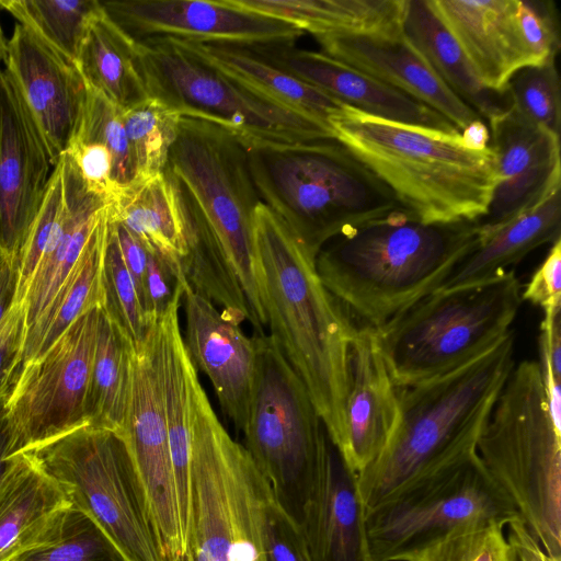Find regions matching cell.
Here are the masks:
<instances>
[{"label": "cell", "mask_w": 561, "mask_h": 561, "mask_svg": "<svg viewBox=\"0 0 561 561\" xmlns=\"http://www.w3.org/2000/svg\"><path fill=\"white\" fill-rule=\"evenodd\" d=\"M260 299L270 336L301 379L341 453L346 439L348 359L356 331L321 282L316 256L270 207L253 215Z\"/></svg>", "instance_id": "cell-1"}, {"label": "cell", "mask_w": 561, "mask_h": 561, "mask_svg": "<svg viewBox=\"0 0 561 561\" xmlns=\"http://www.w3.org/2000/svg\"><path fill=\"white\" fill-rule=\"evenodd\" d=\"M328 123L334 139L416 220L473 224L485 216L497 183L490 146L474 149L459 131L382 119L345 104Z\"/></svg>", "instance_id": "cell-2"}, {"label": "cell", "mask_w": 561, "mask_h": 561, "mask_svg": "<svg viewBox=\"0 0 561 561\" xmlns=\"http://www.w3.org/2000/svg\"><path fill=\"white\" fill-rule=\"evenodd\" d=\"M478 241L474 222L423 224L399 209L328 242L316 267L347 313L378 330L440 289Z\"/></svg>", "instance_id": "cell-3"}, {"label": "cell", "mask_w": 561, "mask_h": 561, "mask_svg": "<svg viewBox=\"0 0 561 561\" xmlns=\"http://www.w3.org/2000/svg\"><path fill=\"white\" fill-rule=\"evenodd\" d=\"M515 333L458 368L399 391L400 421L357 474L370 508L417 477L473 449L514 365Z\"/></svg>", "instance_id": "cell-4"}, {"label": "cell", "mask_w": 561, "mask_h": 561, "mask_svg": "<svg viewBox=\"0 0 561 561\" xmlns=\"http://www.w3.org/2000/svg\"><path fill=\"white\" fill-rule=\"evenodd\" d=\"M244 147L260 201L314 256L334 238L401 209L391 191L335 139Z\"/></svg>", "instance_id": "cell-5"}, {"label": "cell", "mask_w": 561, "mask_h": 561, "mask_svg": "<svg viewBox=\"0 0 561 561\" xmlns=\"http://www.w3.org/2000/svg\"><path fill=\"white\" fill-rule=\"evenodd\" d=\"M165 169L180 191L190 232L229 263L251 310L254 333L264 334L253 245V215L261 201L244 145L221 125L181 116Z\"/></svg>", "instance_id": "cell-6"}, {"label": "cell", "mask_w": 561, "mask_h": 561, "mask_svg": "<svg viewBox=\"0 0 561 561\" xmlns=\"http://www.w3.org/2000/svg\"><path fill=\"white\" fill-rule=\"evenodd\" d=\"M192 445L185 561H264L272 489L221 424L197 371L191 385Z\"/></svg>", "instance_id": "cell-7"}, {"label": "cell", "mask_w": 561, "mask_h": 561, "mask_svg": "<svg viewBox=\"0 0 561 561\" xmlns=\"http://www.w3.org/2000/svg\"><path fill=\"white\" fill-rule=\"evenodd\" d=\"M477 451L530 534L561 561V433L550 419L538 362L514 365Z\"/></svg>", "instance_id": "cell-8"}, {"label": "cell", "mask_w": 561, "mask_h": 561, "mask_svg": "<svg viewBox=\"0 0 561 561\" xmlns=\"http://www.w3.org/2000/svg\"><path fill=\"white\" fill-rule=\"evenodd\" d=\"M520 304L514 270L414 304L377 330L397 388L445 375L488 351L511 331Z\"/></svg>", "instance_id": "cell-9"}, {"label": "cell", "mask_w": 561, "mask_h": 561, "mask_svg": "<svg viewBox=\"0 0 561 561\" xmlns=\"http://www.w3.org/2000/svg\"><path fill=\"white\" fill-rule=\"evenodd\" d=\"M255 369L244 448L276 502L300 526L328 437L301 379L274 340L253 334Z\"/></svg>", "instance_id": "cell-10"}, {"label": "cell", "mask_w": 561, "mask_h": 561, "mask_svg": "<svg viewBox=\"0 0 561 561\" xmlns=\"http://www.w3.org/2000/svg\"><path fill=\"white\" fill-rule=\"evenodd\" d=\"M516 519H522L518 511L477 449L417 477L366 512L375 561H405L455 530L504 527Z\"/></svg>", "instance_id": "cell-11"}, {"label": "cell", "mask_w": 561, "mask_h": 561, "mask_svg": "<svg viewBox=\"0 0 561 561\" xmlns=\"http://www.w3.org/2000/svg\"><path fill=\"white\" fill-rule=\"evenodd\" d=\"M126 561H165L148 499L123 435L84 425L31 451Z\"/></svg>", "instance_id": "cell-12"}, {"label": "cell", "mask_w": 561, "mask_h": 561, "mask_svg": "<svg viewBox=\"0 0 561 561\" xmlns=\"http://www.w3.org/2000/svg\"><path fill=\"white\" fill-rule=\"evenodd\" d=\"M150 98L180 116L221 125L242 144L334 139L331 127L259 96L184 49L172 37L138 41Z\"/></svg>", "instance_id": "cell-13"}, {"label": "cell", "mask_w": 561, "mask_h": 561, "mask_svg": "<svg viewBox=\"0 0 561 561\" xmlns=\"http://www.w3.org/2000/svg\"><path fill=\"white\" fill-rule=\"evenodd\" d=\"M100 309L83 313L41 357L23 365L5 402L11 456L88 425L85 401Z\"/></svg>", "instance_id": "cell-14"}, {"label": "cell", "mask_w": 561, "mask_h": 561, "mask_svg": "<svg viewBox=\"0 0 561 561\" xmlns=\"http://www.w3.org/2000/svg\"><path fill=\"white\" fill-rule=\"evenodd\" d=\"M104 13L140 41L172 37L256 49L295 45L305 33L233 0H100Z\"/></svg>", "instance_id": "cell-15"}, {"label": "cell", "mask_w": 561, "mask_h": 561, "mask_svg": "<svg viewBox=\"0 0 561 561\" xmlns=\"http://www.w3.org/2000/svg\"><path fill=\"white\" fill-rule=\"evenodd\" d=\"M56 167L18 83L0 71V248L20 263Z\"/></svg>", "instance_id": "cell-16"}, {"label": "cell", "mask_w": 561, "mask_h": 561, "mask_svg": "<svg viewBox=\"0 0 561 561\" xmlns=\"http://www.w3.org/2000/svg\"><path fill=\"white\" fill-rule=\"evenodd\" d=\"M121 434L145 489L165 561H185L163 402L148 337L131 357L129 402Z\"/></svg>", "instance_id": "cell-17"}, {"label": "cell", "mask_w": 561, "mask_h": 561, "mask_svg": "<svg viewBox=\"0 0 561 561\" xmlns=\"http://www.w3.org/2000/svg\"><path fill=\"white\" fill-rule=\"evenodd\" d=\"M4 68L18 83L57 164L75 140L90 94L77 62L18 22L8 41Z\"/></svg>", "instance_id": "cell-18"}, {"label": "cell", "mask_w": 561, "mask_h": 561, "mask_svg": "<svg viewBox=\"0 0 561 561\" xmlns=\"http://www.w3.org/2000/svg\"><path fill=\"white\" fill-rule=\"evenodd\" d=\"M497 174L488 211L474 222L490 230L514 219L561 187L560 136L511 107L488 119Z\"/></svg>", "instance_id": "cell-19"}, {"label": "cell", "mask_w": 561, "mask_h": 561, "mask_svg": "<svg viewBox=\"0 0 561 561\" xmlns=\"http://www.w3.org/2000/svg\"><path fill=\"white\" fill-rule=\"evenodd\" d=\"M181 304L185 317L183 339L190 357L195 368L208 377L222 412L237 431L243 432L254 379V341L187 283Z\"/></svg>", "instance_id": "cell-20"}, {"label": "cell", "mask_w": 561, "mask_h": 561, "mask_svg": "<svg viewBox=\"0 0 561 561\" xmlns=\"http://www.w3.org/2000/svg\"><path fill=\"white\" fill-rule=\"evenodd\" d=\"M346 439L340 453L356 473L382 453L400 421L399 390L376 329L362 325L351 344L345 405Z\"/></svg>", "instance_id": "cell-21"}, {"label": "cell", "mask_w": 561, "mask_h": 561, "mask_svg": "<svg viewBox=\"0 0 561 561\" xmlns=\"http://www.w3.org/2000/svg\"><path fill=\"white\" fill-rule=\"evenodd\" d=\"M316 39L324 54L428 106L460 133L481 118L439 79L402 33Z\"/></svg>", "instance_id": "cell-22"}, {"label": "cell", "mask_w": 561, "mask_h": 561, "mask_svg": "<svg viewBox=\"0 0 561 561\" xmlns=\"http://www.w3.org/2000/svg\"><path fill=\"white\" fill-rule=\"evenodd\" d=\"M252 50L342 104L370 116L446 131H459L428 106L323 51L300 49L295 45Z\"/></svg>", "instance_id": "cell-23"}, {"label": "cell", "mask_w": 561, "mask_h": 561, "mask_svg": "<svg viewBox=\"0 0 561 561\" xmlns=\"http://www.w3.org/2000/svg\"><path fill=\"white\" fill-rule=\"evenodd\" d=\"M357 474L327 437L300 529L312 561H375Z\"/></svg>", "instance_id": "cell-24"}, {"label": "cell", "mask_w": 561, "mask_h": 561, "mask_svg": "<svg viewBox=\"0 0 561 561\" xmlns=\"http://www.w3.org/2000/svg\"><path fill=\"white\" fill-rule=\"evenodd\" d=\"M488 90L506 94L511 77L528 66L518 0H428Z\"/></svg>", "instance_id": "cell-25"}, {"label": "cell", "mask_w": 561, "mask_h": 561, "mask_svg": "<svg viewBox=\"0 0 561 561\" xmlns=\"http://www.w3.org/2000/svg\"><path fill=\"white\" fill-rule=\"evenodd\" d=\"M185 284H181L164 313L151 325L148 343L160 383L181 528L186 546L192 445L191 385L197 369L180 330L179 309Z\"/></svg>", "instance_id": "cell-26"}, {"label": "cell", "mask_w": 561, "mask_h": 561, "mask_svg": "<svg viewBox=\"0 0 561 561\" xmlns=\"http://www.w3.org/2000/svg\"><path fill=\"white\" fill-rule=\"evenodd\" d=\"M69 499L31 453L8 458L0 480V561H10L58 531Z\"/></svg>", "instance_id": "cell-27"}, {"label": "cell", "mask_w": 561, "mask_h": 561, "mask_svg": "<svg viewBox=\"0 0 561 561\" xmlns=\"http://www.w3.org/2000/svg\"><path fill=\"white\" fill-rule=\"evenodd\" d=\"M58 163L64 185L62 218L25 295L27 329L62 286L100 217L111 205L88 188L69 153L65 152Z\"/></svg>", "instance_id": "cell-28"}, {"label": "cell", "mask_w": 561, "mask_h": 561, "mask_svg": "<svg viewBox=\"0 0 561 561\" xmlns=\"http://www.w3.org/2000/svg\"><path fill=\"white\" fill-rule=\"evenodd\" d=\"M560 188L502 226L484 231L478 229L477 245L455 267L440 290L485 283L510 271L508 267L517 264L535 249L559 238Z\"/></svg>", "instance_id": "cell-29"}, {"label": "cell", "mask_w": 561, "mask_h": 561, "mask_svg": "<svg viewBox=\"0 0 561 561\" xmlns=\"http://www.w3.org/2000/svg\"><path fill=\"white\" fill-rule=\"evenodd\" d=\"M184 49L252 93L329 125L341 102L265 60L254 50L174 38ZM330 126V125H329Z\"/></svg>", "instance_id": "cell-30"}, {"label": "cell", "mask_w": 561, "mask_h": 561, "mask_svg": "<svg viewBox=\"0 0 561 561\" xmlns=\"http://www.w3.org/2000/svg\"><path fill=\"white\" fill-rule=\"evenodd\" d=\"M77 65L89 89L122 112L150 98L140 43L103 10L90 24Z\"/></svg>", "instance_id": "cell-31"}, {"label": "cell", "mask_w": 561, "mask_h": 561, "mask_svg": "<svg viewBox=\"0 0 561 561\" xmlns=\"http://www.w3.org/2000/svg\"><path fill=\"white\" fill-rule=\"evenodd\" d=\"M256 13L290 23L304 33L397 35L402 33L405 0H233Z\"/></svg>", "instance_id": "cell-32"}, {"label": "cell", "mask_w": 561, "mask_h": 561, "mask_svg": "<svg viewBox=\"0 0 561 561\" xmlns=\"http://www.w3.org/2000/svg\"><path fill=\"white\" fill-rule=\"evenodd\" d=\"M110 217L182 272L188 220L178 185L167 169L123 191L110 205Z\"/></svg>", "instance_id": "cell-33"}, {"label": "cell", "mask_w": 561, "mask_h": 561, "mask_svg": "<svg viewBox=\"0 0 561 561\" xmlns=\"http://www.w3.org/2000/svg\"><path fill=\"white\" fill-rule=\"evenodd\" d=\"M402 34L439 79L480 117L489 119L510 108V98L485 89L456 39L428 0H405Z\"/></svg>", "instance_id": "cell-34"}, {"label": "cell", "mask_w": 561, "mask_h": 561, "mask_svg": "<svg viewBox=\"0 0 561 561\" xmlns=\"http://www.w3.org/2000/svg\"><path fill=\"white\" fill-rule=\"evenodd\" d=\"M108 222L110 205L100 217L69 276L47 308L27 329L23 365L41 357L83 313L101 307L102 266Z\"/></svg>", "instance_id": "cell-35"}, {"label": "cell", "mask_w": 561, "mask_h": 561, "mask_svg": "<svg viewBox=\"0 0 561 561\" xmlns=\"http://www.w3.org/2000/svg\"><path fill=\"white\" fill-rule=\"evenodd\" d=\"M135 348L100 309L95 352L85 401L88 425L121 433L126 420Z\"/></svg>", "instance_id": "cell-36"}, {"label": "cell", "mask_w": 561, "mask_h": 561, "mask_svg": "<svg viewBox=\"0 0 561 561\" xmlns=\"http://www.w3.org/2000/svg\"><path fill=\"white\" fill-rule=\"evenodd\" d=\"M2 9L77 62L100 0H1Z\"/></svg>", "instance_id": "cell-37"}, {"label": "cell", "mask_w": 561, "mask_h": 561, "mask_svg": "<svg viewBox=\"0 0 561 561\" xmlns=\"http://www.w3.org/2000/svg\"><path fill=\"white\" fill-rule=\"evenodd\" d=\"M137 182L162 173L176 138L180 114L149 98L122 113Z\"/></svg>", "instance_id": "cell-38"}, {"label": "cell", "mask_w": 561, "mask_h": 561, "mask_svg": "<svg viewBox=\"0 0 561 561\" xmlns=\"http://www.w3.org/2000/svg\"><path fill=\"white\" fill-rule=\"evenodd\" d=\"M101 308L135 351L145 345L151 325L146 319L136 286L124 263L111 219L102 266Z\"/></svg>", "instance_id": "cell-39"}, {"label": "cell", "mask_w": 561, "mask_h": 561, "mask_svg": "<svg viewBox=\"0 0 561 561\" xmlns=\"http://www.w3.org/2000/svg\"><path fill=\"white\" fill-rule=\"evenodd\" d=\"M10 561H126L107 535L83 512L69 507L57 534Z\"/></svg>", "instance_id": "cell-40"}, {"label": "cell", "mask_w": 561, "mask_h": 561, "mask_svg": "<svg viewBox=\"0 0 561 561\" xmlns=\"http://www.w3.org/2000/svg\"><path fill=\"white\" fill-rule=\"evenodd\" d=\"M506 92L515 114L560 136L561 94L556 61L520 68L511 77Z\"/></svg>", "instance_id": "cell-41"}, {"label": "cell", "mask_w": 561, "mask_h": 561, "mask_svg": "<svg viewBox=\"0 0 561 561\" xmlns=\"http://www.w3.org/2000/svg\"><path fill=\"white\" fill-rule=\"evenodd\" d=\"M122 113L102 95L90 90L81 124L73 140L99 142L108 149L114 162V183L119 194L137 183Z\"/></svg>", "instance_id": "cell-42"}, {"label": "cell", "mask_w": 561, "mask_h": 561, "mask_svg": "<svg viewBox=\"0 0 561 561\" xmlns=\"http://www.w3.org/2000/svg\"><path fill=\"white\" fill-rule=\"evenodd\" d=\"M503 529L496 524L461 528L405 561H514Z\"/></svg>", "instance_id": "cell-43"}, {"label": "cell", "mask_w": 561, "mask_h": 561, "mask_svg": "<svg viewBox=\"0 0 561 561\" xmlns=\"http://www.w3.org/2000/svg\"><path fill=\"white\" fill-rule=\"evenodd\" d=\"M64 211V185L59 163L50 175L46 197L34 221L24 247L20 263V282L18 302L25 295L60 225Z\"/></svg>", "instance_id": "cell-44"}, {"label": "cell", "mask_w": 561, "mask_h": 561, "mask_svg": "<svg viewBox=\"0 0 561 561\" xmlns=\"http://www.w3.org/2000/svg\"><path fill=\"white\" fill-rule=\"evenodd\" d=\"M517 21L528 66L554 61L560 49L557 9L547 0H518Z\"/></svg>", "instance_id": "cell-45"}, {"label": "cell", "mask_w": 561, "mask_h": 561, "mask_svg": "<svg viewBox=\"0 0 561 561\" xmlns=\"http://www.w3.org/2000/svg\"><path fill=\"white\" fill-rule=\"evenodd\" d=\"M263 549L264 561H312L299 525L275 496L266 510Z\"/></svg>", "instance_id": "cell-46"}, {"label": "cell", "mask_w": 561, "mask_h": 561, "mask_svg": "<svg viewBox=\"0 0 561 561\" xmlns=\"http://www.w3.org/2000/svg\"><path fill=\"white\" fill-rule=\"evenodd\" d=\"M27 332L25 299L15 302L0 322V398L9 397L23 366Z\"/></svg>", "instance_id": "cell-47"}, {"label": "cell", "mask_w": 561, "mask_h": 561, "mask_svg": "<svg viewBox=\"0 0 561 561\" xmlns=\"http://www.w3.org/2000/svg\"><path fill=\"white\" fill-rule=\"evenodd\" d=\"M67 153L88 188L113 204L119 192L114 183V162L108 149L99 142L73 141Z\"/></svg>", "instance_id": "cell-48"}, {"label": "cell", "mask_w": 561, "mask_h": 561, "mask_svg": "<svg viewBox=\"0 0 561 561\" xmlns=\"http://www.w3.org/2000/svg\"><path fill=\"white\" fill-rule=\"evenodd\" d=\"M148 249L142 308L152 325L165 311L178 288L185 280L182 272L154 250Z\"/></svg>", "instance_id": "cell-49"}, {"label": "cell", "mask_w": 561, "mask_h": 561, "mask_svg": "<svg viewBox=\"0 0 561 561\" xmlns=\"http://www.w3.org/2000/svg\"><path fill=\"white\" fill-rule=\"evenodd\" d=\"M522 300L543 312L561 307V238H557L537 271L522 291Z\"/></svg>", "instance_id": "cell-50"}, {"label": "cell", "mask_w": 561, "mask_h": 561, "mask_svg": "<svg viewBox=\"0 0 561 561\" xmlns=\"http://www.w3.org/2000/svg\"><path fill=\"white\" fill-rule=\"evenodd\" d=\"M111 222L113 224L118 240L124 263L134 280L139 300L142 306L148 249L123 225L112 219Z\"/></svg>", "instance_id": "cell-51"}, {"label": "cell", "mask_w": 561, "mask_h": 561, "mask_svg": "<svg viewBox=\"0 0 561 561\" xmlns=\"http://www.w3.org/2000/svg\"><path fill=\"white\" fill-rule=\"evenodd\" d=\"M507 526L506 539L514 561H559L542 549L522 519H516Z\"/></svg>", "instance_id": "cell-52"}, {"label": "cell", "mask_w": 561, "mask_h": 561, "mask_svg": "<svg viewBox=\"0 0 561 561\" xmlns=\"http://www.w3.org/2000/svg\"><path fill=\"white\" fill-rule=\"evenodd\" d=\"M20 272L18 261L0 248V322L18 302Z\"/></svg>", "instance_id": "cell-53"}, {"label": "cell", "mask_w": 561, "mask_h": 561, "mask_svg": "<svg viewBox=\"0 0 561 561\" xmlns=\"http://www.w3.org/2000/svg\"><path fill=\"white\" fill-rule=\"evenodd\" d=\"M8 397L0 398V480L11 456L13 432L5 405Z\"/></svg>", "instance_id": "cell-54"}, {"label": "cell", "mask_w": 561, "mask_h": 561, "mask_svg": "<svg viewBox=\"0 0 561 561\" xmlns=\"http://www.w3.org/2000/svg\"><path fill=\"white\" fill-rule=\"evenodd\" d=\"M460 134L465 142L474 149H485L489 147V128L481 118L469 124Z\"/></svg>", "instance_id": "cell-55"}, {"label": "cell", "mask_w": 561, "mask_h": 561, "mask_svg": "<svg viewBox=\"0 0 561 561\" xmlns=\"http://www.w3.org/2000/svg\"><path fill=\"white\" fill-rule=\"evenodd\" d=\"M1 10H3V9L1 5V0H0V12H1ZM7 51H8V41L4 37V33H3V30L1 26V21H0V71L2 70L1 65L2 64L4 65V62H5Z\"/></svg>", "instance_id": "cell-56"}]
</instances>
